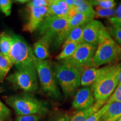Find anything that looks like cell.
I'll use <instances>...</instances> for the list:
<instances>
[{"mask_svg":"<svg viewBox=\"0 0 121 121\" xmlns=\"http://www.w3.org/2000/svg\"><path fill=\"white\" fill-rule=\"evenodd\" d=\"M50 43L44 36L33 44V51L36 58L39 60H45L49 57Z\"/></svg>","mask_w":121,"mask_h":121,"instance_id":"5bb4252c","label":"cell"},{"mask_svg":"<svg viewBox=\"0 0 121 121\" xmlns=\"http://www.w3.org/2000/svg\"><path fill=\"white\" fill-rule=\"evenodd\" d=\"M7 80L16 88L25 92H35L38 89V75L34 64L16 68Z\"/></svg>","mask_w":121,"mask_h":121,"instance_id":"52a82bcc","label":"cell"},{"mask_svg":"<svg viewBox=\"0 0 121 121\" xmlns=\"http://www.w3.org/2000/svg\"><path fill=\"white\" fill-rule=\"evenodd\" d=\"M120 57L121 47L116 43L107 30L96 47L93 58L94 67L109 64Z\"/></svg>","mask_w":121,"mask_h":121,"instance_id":"5b68a950","label":"cell"},{"mask_svg":"<svg viewBox=\"0 0 121 121\" xmlns=\"http://www.w3.org/2000/svg\"><path fill=\"white\" fill-rule=\"evenodd\" d=\"M106 103V100L96 101L91 107L77 112L71 118L70 121H85L87 118L100 109Z\"/></svg>","mask_w":121,"mask_h":121,"instance_id":"9a60e30c","label":"cell"},{"mask_svg":"<svg viewBox=\"0 0 121 121\" xmlns=\"http://www.w3.org/2000/svg\"><path fill=\"white\" fill-rule=\"evenodd\" d=\"M11 113L9 108L0 100V121H9Z\"/></svg>","mask_w":121,"mask_h":121,"instance_id":"83f0119b","label":"cell"},{"mask_svg":"<svg viewBox=\"0 0 121 121\" xmlns=\"http://www.w3.org/2000/svg\"><path fill=\"white\" fill-rule=\"evenodd\" d=\"M12 45L11 34L4 31L0 33V52L7 57Z\"/></svg>","mask_w":121,"mask_h":121,"instance_id":"ffe728a7","label":"cell"},{"mask_svg":"<svg viewBox=\"0 0 121 121\" xmlns=\"http://www.w3.org/2000/svg\"><path fill=\"white\" fill-rule=\"evenodd\" d=\"M109 104V103H105L100 109L87 118L85 121H100L102 116L108 109Z\"/></svg>","mask_w":121,"mask_h":121,"instance_id":"484cf974","label":"cell"},{"mask_svg":"<svg viewBox=\"0 0 121 121\" xmlns=\"http://www.w3.org/2000/svg\"><path fill=\"white\" fill-rule=\"evenodd\" d=\"M121 117V103H110L108 109L102 116L100 121H117Z\"/></svg>","mask_w":121,"mask_h":121,"instance_id":"e0dca14e","label":"cell"},{"mask_svg":"<svg viewBox=\"0 0 121 121\" xmlns=\"http://www.w3.org/2000/svg\"><path fill=\"white\" fill-rule=\"evenodd\" d=\"M12 45L9 57L13 65L18 68L34 64L36 57L33 49L22 36L14 33L11 34Z\"/></svg>","mask_w":121,"mask_h":121,"instance_id":"8992f818","label":"cell"},{"mask_svg":"<svg viewBox=\"0 0 121 121\" xmlns=\"http://www.w3.org/2000/svg\"><path fill=\"white\" fill-rule=\"evenodd\" d=\"M117 121H121V117L120 118H119V119H118V120Z\"/></svg>","mask_w":121,"mask_h":121,"instance_id":"ab89813d","label":"cell"},{"mask_svg":"<svg viewBox=\"0 0 121 121\" xmlns=\"http://www.w3.org/2000/svg\"><path fill=\"white\" fill-rule=\"evenodd\" d=\"M2 91H3V89L1 86H0V93H1V92H2Z\"/></svg>","mask_w":121,"mask_h":121,"instance_id":"f35d334b","label":"cell"},{"mask_svg":"<svg viewBox=\"0 0 121 121\" xmlns=\"http://www.w3.org/2000/svg\"><path fill=\"white\" fill-rule=\"evenodd\" d=\"M121 71V62L110 65L108 70L91 86L95 100L107 101L118 84Z\"/></svg>","mask_w":121,"mask_h":121,"instance_id":"3957f363","label":"cell"},{"mask_svg":"<svg viewBox=\"0 0 121 121\" xmlns=\"http://www.w3.org/2000/svg\"><path fill=\"white\" fill-rule=\"evenodd\" d=\"M113 102L121 103V85H118L116 90L107 100L106 103H112Z\"/></svg>","mask_w":121,"mask_h":121,"instance_id":"4dcf8cb0","label":"cell"},{"mask_svg":"<svg viewBox=\"0 0 121 121\" xmlns=\"http://www.w3.org/2000/svg\"><path fill=\"white\" fill-rule=\"evenodd\" d=\"M13 66V63L9 57L5 56L0 52V81L1 82H2L5 78Z\"/></svg>","mask_w":121,"mask_h":121,"instance_id":"7402d4cb","label":"cell"},{"mask_svg":"<svg viewBox=\"0 0 121 121\" xmlns=\"http://www.w3.org/2000/svg\"><path fill=\"white\" fill-rule=\"evenodd\" d=\"M65 2L69 6V9H72L74 5V0H65Z\"/></svg>","mask_w":121,"mask_h":121,"instance_id":"d590c367","label":"cell"},{"mask_svg":"<svg viewBox=\"0 0 121 121\" xmlns=\"http://www.w3.org/2000/svg\"><path fill=\"white\" fill-rule=\"evenodd\" d=\"M40 116L37 114L22 115L16 117V121H39Z\"/></svg>","mask_w":121,"mask_h":121,"instance_id":"1f68e13d","label":"cell"},{"mask_svg":"<svg viewBox=\"0 0 121 121\" xmlns=\"http://www.w3.org/2000/svg\"><path fill=\"white\" fill-rule=\"evenodd\" d=\"M107 29L102 22L93 20L85 26L83 30L82 43L97 47L101 38Z\"/></svg>","mask_w":121,"mask_h":121,"instance_id":"30bf717a","label":"cell"},{"mask_svg":"<svg viewBox=\"0 0 121 121\" xmlns=\"http://www.w3.org/2000/svg\"><path fill=\"white\" fill-rule=\"evenodd\" d=\"M85 25L72 28L68 32L67 35L65 39L63 44L69 43H75L78 44L82 43L83 30Z\"/></svg>","mask_w":121,"mask_h":121,"instance_id":"ac0fdd59","label":"cell"},{"mask_svg":"<svg viewBox=\"0 0 121 121\" xmlns=\"http://www.w3.org/2000/svg\"><path fill=\"white\" fill-rule=\"evenodd\" d=\"M75 13H81L84 14L93 15L95 16V11L93 6L89 1L83 0H75L72 9Z\"/></svg>","mask_w":121,"mask_h":121,"instance_id":"d6986e66","label":"cell"},{"mask_svg":"<svg viewBox=\"0 0 121 121\" xmlns=\"http://www.w3.org/2000/svg\"><path fill=\"white\" fill-rule=\"evenodd\" d=\"M56 78L67 97L73 96L81 85V72L73 66L62 62L55 66Z\"/></svg>","mask_w":121,"mask_h":121,"instance_id":"277c9868","label":"cell"},{"mask_svg":"<svg viewBox=\"0 0 121 121\" xmlns=\"http://www.w3.org/2000/svg\"><path fill=\"white\" fill-rule=\"evenodd\" d=\"M48 16H58V17H65L61 10L57 4L56 0L49 1L48 6Z\"/></svg>","mask_w":121,"mask_h":121,"instance_id":"cb8c5ba5","label":"cell"},{"mask_svg":"<svg viewBox=\"0 0 121 121\" xmlns=\"http://www.w3.org/2000/svg\"><path fill=\"white\" fill-rule=\"evenodd\" d=\"M81 44H78L75 43H69L63 45L62 49L60 54L57 56L56 59L57 60H64L67 58L68 57L71 56L76 49H78V46Z\"/></svg>","mask_w":121,"mask_h":121,"instance_id":"44dd1931","label":"cell"},{"mask_svg":"<svg viewBox=\"0 0 121 121\" xmlns=\"http://www.w3.org/2000/svg\"><path fill=\"white\" fill-rule=\"evenodd\" d=\"M109 66L110 65L100 69L93 67L85 69L81 74V85L84 87L93 85L108 70Z\"/></svg>","mask_w":121,"mask_h":121,"instance_id":"4fadbf2b","label":"cell"},{"mask_svg":"<svg viewBox=\"0 0 121 121\" xmlns=\"http://www.w3.org/2000/svg\"><path fill=\"white\" fill-rule=\"evenodd\" d=\"M93 15H86L81 13H75L69 18L68 30L76 27L82 26L94 20Z\"/></svg>","mask_w":121,"mask_h":121,"instance_id":"2e32d148","label":"cell"},{"mask_svg":"<svg viewBox=\"0 0 121 121\" xmlns=\"http://www.w3.org/2000/svg\"><path fill=\"white\" fill-rule=\"evenodd\" d=\"M69 19L66 17L48 16L38 28L39 34L49 40L50 44L54 43L59 46L67 37Z\"/></svg>","mask_w":121,"mask_h":121,"instance_id":"7a4b0ae2","label":"cell"},{"mask_svg":"<svg viewBox=\"0 0 121 121\" xmlns=\"http://www.w3.org/2000/svg\"><path fill=\"white\" fill-rule=\"evenodd\" d=\"M96 46L87 43H81L71 56L63 60V62L73 66L81 73L85 69L94 67L93 58Z\"/></svg>","mask_w":121,"mask_h":121,"instance_id":"9c48e42d","label":"cell"},{"mask_svg":"<svg viewBox=\"0 0 121 121\" xmlns=\"http://www.w3.org/2000/svg\"><path fill=\"white\" fill-rule=\"evenodd\" d=\"M71 119V116L67 112H58L53 114L48 121H70Z\"/></svg>","mask_w":121,"mask_h":121,"instance_id":"f1b7e54d","label":"cell"},{"mask_svg":"<svg viewBox=\"0 0 121 121\" xmlns=\"http://www.w3.org/2000/svg\"><path fill=\"white\" fill-rule=\"evenodd\" d=\"M49 1L46 0H33L28 1L27 7H40L43 6H48Z\"/></svg>","mask_w":121,"mask_h":121,"instance_id":"d6a6232c","label":"cell"},{"mask_svg":"<svg viewBox=\"0 0 121 121\" xmlns=\"http://www.w3.org/2000/svg\"><path fill=\"white\" fill-rule=\"evenodd\" d=\"M111 25L107 28L108 33L121 47V26L117 24L110 23Z\"/></svg>","mask_w":121,"mask_h":121,"instance_id":"603a6c76","label":"cell"},{"mask_svg":"<svg viewBox=\"0 0 121 121\" xmlns=\"http://www.w3.org/2000/svg\"><path fill=\"white\" fill-rule=\"evenodd\" d=\"M95 101L92 89L83 87L77 92L72 102V107L76 109L83 110L91 107L95 103Z\"/></svg>","mask_w":121,"mask_h":121,"instance_id":"7c38bea8","label":"cell"},{"mask_svg":"<svg viewBox=\"0 0 121 121\" xmlns=\"http://www.w3.org/2000/svg\"><path fill=\"white\" fill-rule=\"evenodd\" d=\"M8 105L19 115H44L48 111L47 104L28 94L7 96L5 99Z\"/></svg>","mask_w":121,"mask_h":121,"instance_id":"6da1fadb","label":"cell"},{"mask_svg":"<svg viewBox=\"0 0 121 121\" xmlns=\"http://www.w3.org/2000/svg\"><path fill=\"white\" fill-rule=\"evenodd\" d=\"M12 4L10 0H0V10L6 16L11 14Z\"/></svg>","mask_w":121,"mask_h":121,"instance_id":"f546056e","label":"cell"},{"mask_svg":"<svg viewBox=\"0 0 121 121\" xmlns=\"http://www.w3.org/2000/svg\"><path fill=\"white\" fill-rule=\"evenodd\" d=\"M109 21L110 23L117 24L121 26V19H118L116 17H110L109 20Z\"/></svg>","mask_w":121,"mask_h":121,"instance_id":"836d02e7","label":"cell"},{"mask_svg":"<svg viewBox=\"0 0 121 121\" xmlns=\"http://www.w3.org/2000/svg\"><path fill=\"white\" fill-rule=\"evenodd\" d=\"M29 9V19L22 28V31L32 33L38 29L39 25L47 16L48 6L40 7H28Z\"/></svg>","mask_w":121,"mask_h":121,"instance_id":"8fae6325","label":"cell"},{"mask_svg":"<svg viewBox=\"0 0 121 121\" xmlns=\"http://www.w3.org/2000/svg\"><path fill=\"white\" fill-rule=\"evenodd\" d=\"M116 17L118 19H121V4L117 7V10H116Z\"/></svg>","mask_w":121,"mask_h":121,"instance_id":"e575fe53","label":"cell"},{"mask_svg":"<svg viewBox=\"0 0 121 121\" xmlns=\"http://www.w3.org/2000/svg\"><path fill=\"white\" fill-rule=\"evenodd\" d=\"M118 85H121V71L118 76Z\"/></svg>","mask_w":121,"mask_h":121,"instance_id":"8d00e7d4","label":"cell"},{"mask_svg":"<svg viewBox=\"0 0 121 121\" xmlns=\"http://www.w3.org/2000/svg\"><path fill=\"white\" fill-rule=\"evenodd\" d=\"M95 16L100 17H113L116 15V11L114 9H106L95 7Z\"/></svg>","mask_w":121,"mask_h":121,"instance_id":"4316f807","label":"cell"},{"mask_svg":"<svg viewBox=\"0 0 121 121\" xmlns=\"http://www.w3.org/2000/svg\"><path fill=\"white\" fill-rule=\"evenodd\" d=\"M34 65L43 91L54 99H60V93L57 87L51 62L48 60H39L37 58Z\"/></svg>","mask_w":121,"mask_h":121,"instance_id":"ba28073f","label":"cell"},{"mask_svg":"<svg viewBox=\"0 0 121 121\" xmlns=\"http://www.w3.org/2000/svg\"><path fill=\"white\" fill-rule=\"evenodd\" d=\"M17 2H20L21 3H25V2H28V1H17Z\"/></svg>","mask_w":121,"mask_h":121,"instance_id":"74e56055","label":"cell"},{"mask_svg":"<svg viewBox=\"0 0 121 121\" xmlns=\"http://www.w3.org/2000/svg\"><path fill=\"white\" fill-rule=\"evenodd\" d=\"M92 6L106 9H113L116 6V2L113 0H96L90 1Z\"/></svg>","mask_w":121,"mask_h":121,"instance_id":"d4e9b609","label":"cell"}]
</instances>
